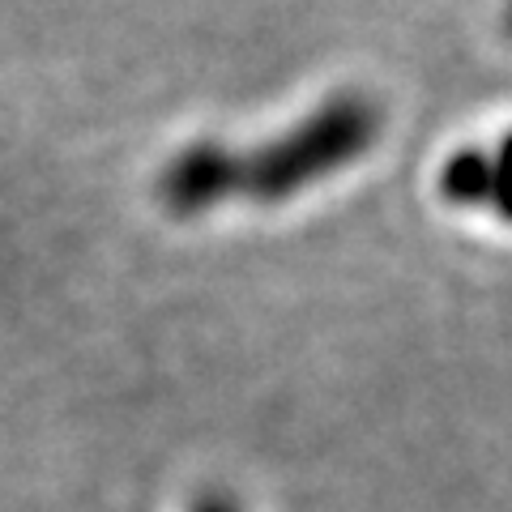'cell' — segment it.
Instances as JSON below:
<instances>
[{
	"mask_svg": "<svg viewBox=\"0 0 512 512\" xmlns=\"http://www.w3.org/2000/svg\"><path fill=\"white\" fill-rule=\"evenodd\" d=\"M380 111L363 94H333L312 116L291 124L282 137L248 154H235V197L248 201H291L303 188L333 180L338 171L376 146Z\"/></svg>",
	"mask_w": 512,
	"mask_h": 512,
	"instance_id": "6da1fadb",
	"label": "cell"
},
{
	"mask_svg": "<svg viewBox=\"0 0 512 512\" xmlns=\"http://www.w3.org/2000/svg\"><path fill=\"white\" fill-rule=\"evenodd\" d=\"M158 201L171 218H197L235 197V150L222 141H192L158 171Z\"/></svg>",
	"mask_w": 512,
	"mask_h": 512,
	"instance_id": "7a4b0ae2",
	"label": "cell"
},
{
	"mask_svg": "<svg viewBox=\"0 0 512 512\" xmlns=\"http://www.w3.org/2000/svg\"><path fill=\"white\" fill-rule=\"evenodd\" d=\"M440 192L444 201L461 205V210H474V205L491 201V154L483 150H457L448 163L440 167Z\"/></svg>",
	"mask_w": 512,
	"mask_h": 512,
	"instance_id": "3957f363",
	"label": "cell"
},
{
	"mask_svg": "<svg viewBox=\"0 0 512 512\" xmlns=\"http://www.w3.org/2000/svg\"><path fill=\"white\" fill-rule=\"evenodd\" d=\"M491 210L512 222V133H504L500 150L491 154Z\"/></svg>",
	"mask_w": 512,
	"mask_h": 512,
	"instance_id": "277c9868",
	"label": "cell"
},
{
	"mask_svg": "<svg viewBox=\"0 0 512 512\" xmlns=\"http://www.w3.org/2000/svg\"><path fill=\"white\" fill-rule=\"evenodd\" d=\"M197 512H231V504H222V500H205Z\"/></svg>",
	"mask_w": 512,
	"mask_h": 512,
	"instance_id": "5b68a950",
	"label": "cell"
},
{
	"mask_svg": "<svg viewBox=\"0 0 512 512\" xmlns=\"http://www.w3.org/2000/svg\"><path fill=\"white\" fill-rule=\"evenodd\" d=\"M504 30H508V39H512V5H508V13H504Z\"/></svg>",
	"mask_w": 512,
	"mask_h": 512,
	"instance_id": "8992f818",
	"label": "cell"
}]
</instances>
